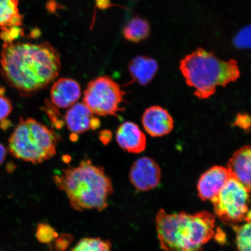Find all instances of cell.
Listing matches in <instances>:
<instances>
[{
  "mask_svg": "<svg viewBox=\"0 0 251 251\" xmlns=\"http://www.w3.org/2000/svg\"><path fill=\"white\" fill-rule=\"evenodd\" d=\"M3 75L23 96H33L58 76L60 55L51 44L5 43L1 51Z\"/></svg>",
  "mask_w": 251,
  "mask_h": 251,
  "instance_id": "cell-1",
  "label": "cell"
},
{
  "mask_svg": "<svg viewBox=\"0 0 251 251\" xmlns=\"http://www.w3.org/2000/svg\"><path fill=\"white\" fill-rule=\"evenodd\" d=\"M53 180L67 194L72 208L78 211H103L107 208L109 197L114 191L111 178L104 169L88 159L77 166L63 169Z\"/></svg>",
  "mask_w": 251,
  "mask_h": 251,
  "instance_id": "cell-2",
  "label": "cell"
},
{
  "mask_svg": "<svg viewBox=\"0 0 251 251\" xmlns=\"http://www.w3.org/2000/svg\"><path fill=\"white\" fill-rule=\"evenodd\" d=\"M215 219L206 211L189 215L159 210L156 227L162 249L166 251H202L214 236Z\"/></svg>",
  "mask_w": 251,
  "mask_h": 251,
  "instance_id": "cell-3",
  "label": "cell"
},
{
  "mask_svg": "<svg viewBox=\"0 0 251 251\" xmlns=\"http://www.w3.org/2000/svg\"><path fill=\"white\" fill-rule=\"evenodd\" d=\"M180 70L187 85L194 88V94L200 99L209 98L218 87L234 82L241 75L236 60H222L202 48L185 56L180 61Z\"/></svg>",
  "mask_w": 251,
  "mask_h": 251,
  "instance_id": "cell-4",
  "label": "cell"
},
{
  "mask_svg": "<svg viewBox=\"0 0 251 251\" xmlns=\"http://www.w3.org/2000/svg\"><path fill=\"white\" fill-rule=\"evenodd\" d=\"M59 137L33 118L21 120L9 140L11 154L25 162L39 164L54 156Z\"/></svg>",
  "mask_w": 251,
  "mask_h": 251,
  "instance_id": "cell-5",
  "label": "cell"
},
{
  "mask_svg": "<svg viewBox=\"0 0 251 251\" xmlns=\"http://www.w3.org/2000/svg\"><path fill=\"white\" fill-rule=\"evenodd\" d=\"M250 192L233 176L211 200L215 215L222 223L235 226L250 222Z\"/></svg>",
  "mask_w": 251,
  "mask_h": 251,
  "instance_id": "cell-6",
  "label": "cell"
},
{
  "mask_svg": "<svg viewBox=\"0 0 251 251\" xmlns=\"http://www.w3.org/2000/svg\"><path fill=\"white\" fill-rule=\"evenodd\" d=\"M125 92L111 77L102 76L88 84L84 92L83 103L94 115L115 116L122 111Z\"/></svg>",
  "mask_w": 251,
  "mask_h": 251,
  "instance_id": "cell-7",
  "label": "cell"
},
{
  "mask_svg": "<svg viewBox=\"0 0 251 251\" xmlns=\"http://www.w3.org/2000/svg\"><path fill=\"white\" fill-rule=\"evenodd\" d=\"M130 180L135 188L142 191H149L158 186L161 178V171L154 160L142 157L136 160L131 166Z\"/></svg>",
  "mask_w": 251,
  "mask_h": 251,
  "instance_id": "cell-8",
  "label": "cell"
},
{
  "mask_svg": "<svg viewBox=\"0 0 251 251\" xmlns=\"http://www.w3.org/2000/svg\"><path fill=\"white\" fill-rule=\"evenodd\" d=\"M65 124L68 129L75 135L91 129L96 130L100 126L99 119L83 102H77L71 106L66 113Z\"/></svg>",
  "mask_w": 251,
  "mask_h": 251,
  "instance_id": "cell-9",
  "label": "cell"
},
{
  "mask_svg": "<svg viewBox=\"0 0 251 251\" xmlns=\"http://www.w3.org/2000/svg\"><path fill=\"white\" fill-rule=\"evenodd\" d=\"M233 175L227 168L213 166L200 177L197 184L198 193L203 201H211Z\"/></svg>",
  "mask_w": 251,
  "mask_h": 251,
  "instance_id": "cell-10",
  "label": "cell"
},
{
  "mask_svg": "<svg viewBox=\"0 0 251 251\" xmlns=\"http://www.w3.org/2000/svg\"><path fill=\"white\" fill-rule=\"evenodd\" d=\"M142 124L146 132L153 137L166 136L174 127V120L167 110L160 106L147 108L142 117Z\"/></svg>",
  "mask_w": 251,
  "mask_h": 251,
  "instance_id": "cell-11",
  "label": "cell"
},
{
  "mask_svg": "<svg viewBox=\"0 0 251 251\" xmlns=\"http://www.w3.org/2000/svg\"><path fill=\"white\" fill-rule=\"evenodd\" d=\"M116 139L121 148L129 153H139L146 148V135L139 126L132 122H126L120 125L116 133Z\"/></svg>",
  "mask_w": 251,
  "mask_h": 251,
  "instance_id": "cell-12",
  "label": "cell"
},
{
  "mask_svg": "<svg viewBox=\"0 0 251 251\" xmlns=\"http://www.w3.org/2000/svg\"><path fill=\"white\" fill-rule=\"evenodd\" d=\"M81 87L71 78H61L53 84L50 96L55 106L67 108L77 103L81 97Z\"/></svg>",
  "mask_w": 251,
  "mask_h": 251,
  "instance_id": "cell-13",
  "label": "cell"
},
{
  "mask_svg": "<svg viewBox=\"0 0 251 251\" xmlns=\"http://www.w3.org/2000/svg\"><path fill=\"white\" fill-rule=\"evenodd\" d=\"M251 149L246 146L235 151L227 163L228 170L236 179L251 191Z\"/></svg>",
  "mask_w": 251,
  "mask_h": 251,
  "instance_id": "cell-14",
  "label": "cell"
},
{
  "mask_svg": "<svg viewBox=\"0 0 251 251\" xmlns=\"http://www.w3.org/2000/svg\"><path fill=\"white\" fill-rule=\"evenodd\" d=\"M159 66L154 59L147 56H137L128 65L131 78L140 85L149 84L158 72Z\"/></svg>",
  "mask_w": 251,
  "mask_h": 251,
  "instance_id": "cell-15",
  "label": "cell"
},
{
  "mask_svg": "<svg viewBox=\"0 0 251 251\" xmlns=\"http://www.w3.org/2000/svg\"><path fill=\"white\" fill-rule=\"evenodd\" d=\"M19 0H0V28L2 31L20 27L23 24V16L18 8Z\"/></svg>",
  "mask_w": 251,
  "mask_h": 251,
  "instance_id": "cell-16",
  "label": "cell"
},
{
  "mask_svg": "<svg viewBox=\"0 0 251 251\" xmlns=\"http://www.w3.org/2000/svg\"><path fill=\"white\" fill-rule=\"evenodd\" d=\"M151 27L145 19L135 17L128 22L124 28L123 34L126 40L133 43H139L150 36Z\"/></svg>",
  "mask_w": 251,
  "mask_h": 251,
  "instance_id": "cell-17",
  "label": "cell"
},
{
  "mask_svg": "<svg viewBox=\"0 0 251 251\" xmlns=\"http://www.w3.org/2000/svg\"><path fill=\"white\" fill-rule=\"evenodd\" d=\"M112 245L108 240L99 238H84L78 241L71 251H111Z\"/></svg>",
  "mask_w": 251,
  "mask_h": 251,
  "instance_id": "cell-18",
  "label": "cell"
},
{
  "mask_svg": "<svg viewBox=\"0 0 251 251\" xmlns=\"http://www.w3.org/2000/svg\"><path fill=\"white\" fill-rule=\"evenodd\" d=\"M236 234L237 251H251V221L233 227Z\"/></svg>",
  "mask_w": 251,
  "mask_h": 251,
  "instance_id": "cell-19",
  "label": "cell"
},
{
  "mask_svg": "<svg viewBox=\"0 0 251 251\" xmlns=\"http://www.w3.org/2000/svg\"><path fill=\"white\" fill-rule=\"evenodd\" d=\"M36 236L41 243H49L57 237L58 234L50 225L42 224L39 225L37 227Z\"/></svg>",
  "mask_w": 251,
  "mask_h": 251,
  "instance_id": "cell-20",
  "label": "cell"
},
{
  "mask_svg": "<svg viewBox=\"0 0 251 251\" xmlns=\"http://www.w3.org/2000/svg\"><path fill=\"white\" fill-rule=\"evenodd\" d=\"M251 28L246 27L241 29L234 39V45L238 49H246L251 46Z\"/></svg>",
  "mask_w": 251,
  "mask_h": 251,
  "instance_id": "cell-21",
  "label": "cell"
},
{
  "mask_svg": "<svg viewBox=\"0 0 251 251\" xmlns=\"http://www.w3.org/2000/svg\"><path fill=\"white\" fill-rule=\"evenodd\" d=\"M12 111V103L4 96L0 95V122L4 121Z\"/></svg>",
  "mask_w": 251,
  "mask_h": 251,
  "instance_id": "cell-22",
  "label": "cell"
},
{
  "mask_svg": "<svg viewBox=\"0 0 251 251\" xmlns=\"http://www.w3.org/2000/svg\"><path fill=\"white\" fill-rule=\"evenodd\" d=\"M234 126L241 128L246 132H249L251 127L250 116L247 114H238L233 124Z\"/></svg>",
  "mask_w": 251,
  "mask_h": 251,
  "instance_id": "cell-23",
  "label": "cell"
},
{
  "mask_svg": "<svg viewBox=\"0 0 251 251\" xmlns=\"http://www.w3.org/2000/svg\"><path fill=\"white\" fill-rule=\"evenodd\" d=\"M45 107L46 108L45 111H46V113H47V114L49 115L50 119H51V122L55 125L56 127L61 128L63 126H64L65 122L55 117V115L59 114L58 112H56V108L52 107V105L51 103H49L48 100H47L46 102Z\"/></svg>",
  "mask_w": 251,
  "mask_h": 251,
  "instance_id": "cell-24",
  "label": "cell"
},
{
  "mask_svg": "<svg viewBox=\"0 0 251 251\" xmlns=\"http://www.w3.org/2000/svg\"><path fill=\"white\" fill-rule=\"evenodd\" d=\"M111 133L109 131H102L100 139L103 144H108L111 139Z\"/></svg>",
  "mask_w": 251,
  "mask_h": 251,
  "instance_id": "cell-25",
  "label": "cell"
},
{
  "mask_svg": "<svg viewBox=\"0 0 251 251\" xmlns=\"http://www.w3.org/2000/svg\"><path fill=\"white\" fill-rule=\"evenodd\" d=\"M7 153V150L2 144L0 143V165L4 162Z\"/></svg>",
  "mask_w": 251,
  "mask_h": 251,
  "instance_id": "cell-26",
  "label": "cell"
},
{
  "mask_svg": "<svg viewBox=\"0 0 251 251\" xmlns=\"http://www.w3.org/2000/svg\"><path fill=\"white\" fill-rule=\"evenodd\" d=\"M97 5L100 8H106L111 7V4L110 3V0H96Z\"/></svg>",
  "mask_w": 251,
  "mask_h": 251,
  "instance_id": "cell-27",
  "label": "cell"
}]
</instances>
